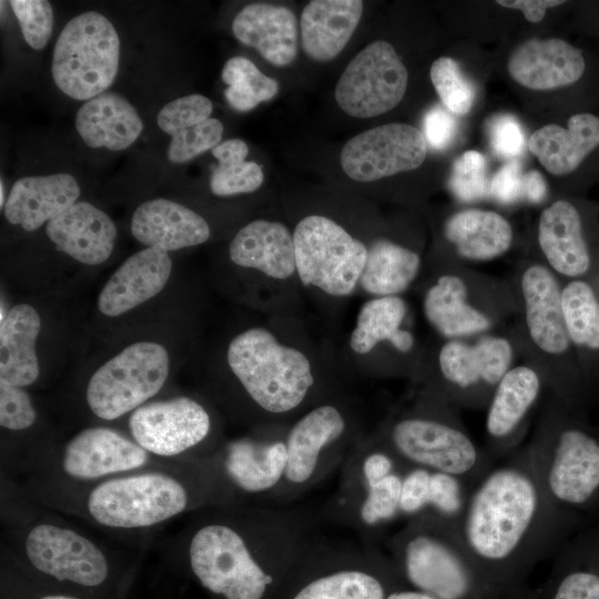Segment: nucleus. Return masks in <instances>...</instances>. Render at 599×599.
<instances>
[{
	"label": "nucleus",
	"instance_id": "nucleus-1",
	"mask_svg": "<svg viewBox=\"0 0 599 599\" xmlns=\"http://www.w3.org/2000/svg\"><path fill=\"white\" fill-rule=\"evenodd\" d=\"M213 404L248 430L285 429L307 409L345 388L341 353L305 314L265 315L235 333L224 352Z\"/></svg>",
	"mask_w": 599,
	"mask_h": 599
},
{
	"label": "nucleus",
	"instance_id": "nucleus-2",
	"mask_svg": "<svg viewBox=\"0 0 599 599\" xmlns=\"http://www.w3.org/2000/svg\"><path fill=\"white\" fill-rule=\"evenodd\" d=\"M170 540V561L211 599H276L321 538L309 511L262 502L207 507Z\"/></svg>",
	"mask_w": 599,
	"mask_h": 599
},
{
	"label": "nucleus",
	"instance_id": "nucleus-3",
	"mask_svg": "<svg viewBox=\"0 0 599 599\" xmlns=\"http://www.w3.org/2000/svg\"><path fill=\"white\" fill-rule=\"evenodd\" d=\"M471 486L456 522L469 559L499 599H517L550 555L560 514L546 499L527 447L496 460Z\"/></svg>",
	"mask_w": 599,
	"mask_h": 599
},
{
	"label": "nucleus",
	"instance_id": "nucleus-4",
	"mask_svg": "<svg viewBox=\"0 0 599 599\" xmlns=\"http://www.w3.org/2000/svg\"><path fill=\"white\" fill-rule=\"evenodd\" d=\"M213 456L163 461L91 484L13 481L35 504L110 535L140 537L185 514L235 504Z\"/></svg>",
	"mask_w": 599,
	"mask_h": 599
},
{
	"label": "nucleus",
	"instance_id": "nucleus-5",
	"mask_svg": "<svg viewBox=\"0 0 599 599\" xmlns=\"http://www.w3.org/2000/svg\"><path fill=\"white\" fill-rule=\"evenodd\" d=\"M1 550L35 580L85 599H120L139 564L136 549H120L22 496L1 476Z\"/></svg>",
	"mask_w": 599,
	"mask_h": 599
},
{
	"label": "nucleus",
	"instance_id": "nucleus-6",
	"mask_svg": "<svg viewBox=\"0 0 599 599\" xmlns=\"http://www.w3.org/2000/svg\"><path fill=\"white\" fill-rule=\"evenodd\" d=\"M447 407L419 390L412 405L395 410L373 434L405 468L446 473L471 488L494 463Z\"/></svg>",
	"mask_w": 599,
	"mask_h": 599
},
{
	"label": "nucleus",
	"instance_id": "nucleus-7",
	"mask_svg": "<svg viewBox=\"0 0 599 599\" xmlns=\"http://www.w3.org/2000/svg\"><path fill=\"white\" fill-rule=\"evenodd\" d=\"M456 522L430 510L408 518L389 542L402 580L435 599H499L465 551Z\"/></svg>",
	"mask_w": 599,
	"mask_h": 599
},
{
	"label": "nucleus",
	"instance_id": "nucleus-8",
	"mask_svg": "<svg viewBox=\"0 0 599 599\" xmlns=\"http://www.w3.org/2000/svg\"><path fill=\"white\" fill-rule=\"evenodd\" d=\"M365 436L361 407L345 388L307 409L286 428V468L268 504L298 499L343 465Z\"/></svg>",
	"mask_w": 599,
	"mask_h": 599
},
{
	"label": "nucleus",
	"instance_id": "nucleus-9",
	"mask_svg": "<svg viewBox=\"0 0 599 599\" xmlns=\"http://www.w3.org/2000/svg\"><path fill=\"white\" fill-rule=\"evenodd\" d=\"M296 266L306 304L334 322L358 295L369 243L324 214H307L293 231Z\"/></svg>",
	"mask_w": 599,
	"mask_h": 599
},
{
	"label": "nucleus",
	"instance_id": "nucleus-10",
	"mask_svg": "<svg viewBox=\"0 0 599 599\" xmlns=\"http://www.w3.org/2000/svg\"><path fill=\"white\" fill-rule=\"evenodd\" d=\"M245 283V298L265 315L305 314L293 233L280 221L256 219L242 226L227 248Z\"/></svg>",
	"mask_w": 599,
	"mask_h": 599
},
{
	"label": "nucleus",
	"instance_id": "nucleus-11",
	"mask_svg": "<svg viewBox=\"0 0 599 599\" xmlns=\"http://www.w3.org/2000/svg\"><path fill=\"white\" fill-rule=\"evenodd\" d=\"M403 583L390 556L321 539L294 567L276 599H386Z\"/></svg>",
	"mask_w": 599,
	"mask_h": 599
},
{
	"label": "nucleus",
	"instance_id": "nucleus-12",
	"mask_svg": "<svg viewBox=\"0 0 599 599\" xmlns=\"http://www.w3.org/2000/svg\"><path fill=\"white\" fill-rule=\"evenodd\" d=\"M515 347L504 336L488 333L474 341H443L415 376L420 392L449 405L487 406L490 396L514 366Z\"/></svg>",
	"mask_w": 599,
	"mask_h": 599
},
{
	"label": "nucleus",
	"instance_id": "nucleus-13",
	"mask_svg": "<svg viewBox=\"0 0 599 599\" xmlns=\"http://www.w3.org/2000/svg\"><path fill=\"white\" fill-rule=\"evenodd\" d=\"M544 495L552 508L586 505L599 490V441L547 409L527 446Z\"/></svg>",
	"mask_w": 599,
	"mask_h": 599
},
{
	"label": "nucleus",
	"instance_id": "nucleus-14",
	"mask_svg": "<svg viewBox=\"0 0 599 599\" xmlns=\"http://www.w3.org/2000/svg\"><path fill=\"white\" fill-rule=\"evenodd\" d=\"M213 407L192 395L152 399L125 417L123 430L160 460L209 458L225 441Z\"/></svg>",
	"mask_w": 599,
	"mask_h": 599
},
{
	"label": "nucleus",
	"instance_id": "nucleus-15",
	"mask_svg": "<svg viewBox=\"0 0 599 599\" xmlns=\"http://www.w3.org/2000/svg\"><path fill=\"white\" fill-rule=\"evenodd\" d=\"M410 306L403 295L366 298L361 305L344 353L349 373L367 377L415 378L424 352L409 325Z\"/></svg>",
	"mask_w": 599,
	"mask_h": 599
},
{
	"label": "nucleus",
	"instance_id": "nucleus-16",
	"mask_svg": "<svg viewBox=\"0 0 599 599\" xmlns=\"http://www.w3.org/2000/svg\"><path fill=\"white\" fill-rule=\"evenodd\" d=\"M171 370L167 349L158 342L128 345L89 377L82 402L88 415L103 423L116 422L154 399Z\"/></svg>",
	"mask_w": 599,
	"mask_h": 599
},
{
	"label": "nucleus",
	"instance_id": "nucleus-17",
	"mask_svg": "<svg viewBox=\"0 0 599 599\" xmlns=\"http://www.w3.org/2000/svg\"><path fill=\"white\" fill-rule=\"evenodd\" d=\"M119 59L120 40L113 24L99 12H83L60 32L53 50L52 77L64 94L89 101L114 81Z\"/></svg>",
	"mask_w": 599,
	"mask_h": 599
},
{
	"label": "nucleus",
	"instance_id": "nucleus-18",
	"mask_svg": "<svg viewBox=\"0 0 599 599\" xmlns=\"http://www.w3.org/2000/svg\"><path fill=\"white\" fill-rule=\"evenodd\" d=\"M163 461L167 460L150 455L123 429L97 424L60 443L42 466L24 479L91 484Z\"/></svg>",
	"mask_w": 599,
	"mask_h": 599
},
{
	"label": "nucleus",
	"instance_id": "nucleus-19",
	"mask_svg": "<svg viewBox=\"0 0 599 599\" xmlns=\"http://www.w3.org/2000/svg\"><path fill=\"white\" fill-rule=\"evenodd\" d=\"M285 429L248 430L225 440L213 458L236 504H268L282 484L287 450Z\"/></svg>",
	"mask_w": 599,
	"mask_h": 599
},
{
	"label": "nucleus",
	"instance_id": "nucleus-20",
	"mask_svg": "<svg viewBox=\"0 0 599 599\" xmlns=\"http://www.w3.org/2000/svg\"><path fill=\"white\" fill-rule=\"evenodd\" d=\"M408 73L395 48L376 40L361 50L342 73L335 100L354 118H373L394 109L404 98Z\"/></svg>",
	"mask_w": 599,
	"mask_h": 599
},
{
	"label": "nucleus",
	"instance_id": "nucleus-21",
	"mask_svg": "<svg viewBox=\"0 0 599 599\" xmlns=\"http://www.w3.org/2000/svg\"><path fill=\"white\" fill-rule=\"evenodd\" d=\"M427 142L423 132L406 123H388L349 139L341 152V165L348 177L373 182L420 166Z\"/></svg>",
	"mask_w": 599,
	"mask_h": 599
},
{
	"label": "nucleus",
	"instance_id": "nucleus-22",
	"mask_svg": "<svg viewBox=\"0 0 599 599\" xmlns=\"http://www.w3.org/2000/svg\"><path fill=\"white\" fill-rule=\"evenodd\" d=\"M422 312L443 341L476 338L495 326L493 312L478 302L473 282L458 271L430 276L422 293Z\"/></svg>",
	"mask_w": 599,
	"mask_h": 599
},
{
	"label": "nucleus",
	"instance_id": "nucleus-23",
	"mask_svg": "<svg viewBox=\"0 0 599 599\" xmlns=\"http://www.w3.org/2000/svg\"><path fill=\"white\" fill-rule=\"evenodd\" d=\"M545 375L530 364L514 365L496 385L487 404V455L496 460L516 450L526 420L538 402Z\"/></svg>",
	"mask_w": 599,
	"mask_h": 599
},
{
	"label": "nucleus",
	"instance_id": "nucleus-24",
	"mask_svg": "<svg viewBox=\"0 0 599 599\" xmlns=\"http://www.w3.org/2000/svg\"><path fill=\"white\" fill-rule=\"evenodd\" d=\"M562 286L558 276L541 263H531L519 276L524 326L542 358L558 361L572 351L561 309Z\"/></svg>",
	"mask_w": 599,
	"mask_h": 599
},
{
	"label": "nucleus",
	"instance_id": "nucleus-25",
	"mask_svg": "<svg viewBox=\"0 0 599 599\" xmlns=\"http://www.w3.org/2000/svg\"><path fill=\"white\" fill-rule=\"evenodd\" d=\"M538 244L546 265L557 275L587 280L595 272V254L580 210L568 200H557L538 221Z\"/></svg>",
	"mask_w": 599,
	"mask_h": 599
},
{
	"label": "nucleus",
	"instance_id": "nucleus-26",
	"mask_svg": "<svg viewBox=\"0 0 599 599\" xmlns=\"http://www.w3.org/2000/svg\"><path fill=\"white\" fill-rule=\"evenodd\" d=\"M587 62L581 49L559 38L529 39L510 54V77L525 88L552 90L578 82Z\"/></svg>",
	"mask_w": 599,
	"mask_h": 599
},
{
	"label": "nucleus",
	"instance_id": "nucleus-27",
	"mask_svg": "<svg viewBox=\"0 0 599 599\" xmlns=\"http://www.w3.org/2000/svg\"><path fill=\"white\" fill-rule=\"evenodd\" d=\"M172 273L167 252L145 247L128 257L110 276L98 297L99 311L120 316L158 295Z\"/></svg>",
	"mask_w": 599,
	"mask_h": 599
},
{
	"label": "nucleus",
	"instance_id": "nucleus-28",
	"mask_svg": "<svg viewBox=\"0 0 599 599\" xmlns=\"http://www.w3.org/2000/svg\"><path fill=\"white\" fill-rule=\"evenodd\" d=\"M45 232L58 251L87 265L104 263L118 234L111 217L89 202L74 203L49 221Z\"/></svg>",
	"mask_w": 599,
	"mask_h": 599
},
{
	"label": "nucleus",
	"instance_id": "nucleus-29",
	"mask_svg": "<svg viewBox=\"0 0 599 599\" xmlns=\"http://www.w3.org/2000/svg\"><path fill=\"white\" fill-rule=\"evenodd\" d=\"M131 233L146 247L169 253L205 243L211 236V227L193 210L171 200L153 199L135 209Z\"/></svg>",
	"mask_w": 599,
	"mask_h": 599
},
{
	"label": "nucleus",
	"instance_id": "nucleus-30",
	"mask_svg": "<svg viewBox=\"0 0 599 599\" xmlns=\"http://www.w3.org/2000/svg\"><path fill=\"white\" fill-rule=\"evenodd\" d=\"M79 196V184L68 173L21 177L11 187L4 216L32 232L77 203Z\"/></svg>",
	"mask_w": 599,
	"mask_h": 599
},
{
	"label": "nucleus",
	"instance_id": "nucleus-31",
	"mask_svg": "<svg viewBox=\"0 0 599 599\" xmlns=\"http://www.w3.org/2000/svg\"><path fill=\"white\" fill-rule=\"evenodd\" d=\"M234 37L271 64L285 67L297 55V21L292 10L270 3L245 6L232 23Z\"/></svg>",
	"mask_w": 599,
	"mask_h": 599
},
{
	"label": "nucleus",
	"instance_id": "nucleus-32",
	"mask_svg": "<svg viewBox=\"0 0 599 599\" xmlns=\"http://www.w3.org/2000/svg\"><path fill=\"white\" fill-rule=\"evenodd\" d=\"M528 146L549 173H573L599 148V116L581 112L571 115L567 126L545 125L532 133Z\"/></svg>",
	"mask_w": 599,
	"mask_h": 599
},
{
	"label": "nucleus",
	"instance_id": "nucleus-33",
	"mask_svg": "<svg viewBox=\"0 0 599 599\" xmlns=\"http://www.w3.org/2000/svg\"><path fill=\"white\" fill-rule=\"evenodd\" d=\"M363 12L359 0H313L300 20L302 47L313 60L336 58L352 38Z\"/></svg>",
	"mask_w": 599,
	"mask_h": 599
},
{
	"label": "nucleus",
	"instance_id": "nucleus-34",
	"mask_svg": "<svg viewBox=\"0 0 599 599\" xmlns=\"http://www.w3.org/2000/svg\"><path fill=\"white\" fill-rule=\"evenodd\" d=\"M41 329V318L33 306L21 303L1 318L0 327V383L30 387L40 377L35 351Z\"/></svg>",
	"mask_w": 599,
	"mask_h": 599
},
{
	"label": "nucleus",
	"instance_id": "nucleus-35",
	"mask_svg": "<svg viewBox=\"0 0 599 599\" xmlns=\"http://www.w3.org/2000/svg\"><path fill=\"white\" fill-rule=\"evenodd\" d=\"M75 129L91 148L120 151L140 136L143 123L136 110L115 92H103L77 112Z\"/></svg>",
	"mask_w": 599,
	"mask_h": 599
},
{
	"label": "nucleus",
	"instance_id": "nucleus-36",
	"mask_svg": "<svg viewBox=\"0 0 599 599\" xmlns=\"http://www.w3.org/2000/svg\"><path fill=\"white\" fill-rule=\"evenodd\" d=\"M444 236L458 257L467 262H489L508 252L514 233L499 213L466 209L450 215L444 224Z\"/></svg>",
	"mask_w": 599,
	"mask_h": 599
},
{
	"label": "nucleus",
	"instance_id": "nucleus-37",
	"mask_svg": "<svg viewBox=\"0 0 599 599\" xmlns=\"http://www.w3.org/2000/svg\"><path fill=\"white\" fill-rule=\"evenodd\" d=\"M423 272V258L418 251L388 237H376L368 246L358 295L366 298L404 295Z\"/></svg>",
	"mask_w": 599,
	"mask_h": 599
},
{
	"label": "nucleus",
	"instance_id": "nucleus-38",
	"mask_svg": "<svg viewBox=\"0 0 599 599\" xmlns=\"http://www.w3.org/2000/svg\"><path fill=\"white\" fill-rule=\"evenodd\" d=\"M561 309L572 348L599 353V298L587 280L568 281L561 290Z\"/></svg>",
	"mask_w": 599,
	"mask_h": 599
},
{
	"label": "nucleus",
	"instance_id": "nucleus-39",
	"mask_svg": "<svg viewBox=\"0 0 599 599\" xmlns=\"http://www.w3.org/2000/svg\"><path fill=\"white\" fill-rule=\"evenodd\" d=\"M222 80L229 85L225 99L236 111L246 112L257 104L273 99L278 92V82L262 73L244 57H233L222 70Z\"/></svg>",
	"mask_w": 599,
	"mask_h": 599
},
{
	"label": "nucleus",
	"instance_id": "nucleus-40",
	"mask_svg": "<svg viewBox=\"0 0 599 599\" xmlns=\"http://www.w3.org/2000/svg\"><path fill=\"white\" fill-rule=\"evenodd\" d=\"M517 599H599V570L559 560L537 588H526Z\"/></svg>",
	"mask_w": 599,
	"mask_h": 599
},
{
	"label": "nucleus",
	"instance_id": "nucleus-41",
	"mask_svg": "<svg viewBox=\"0 0 599 599\" xmlns=\"http://www.w3.org/2000/svg\"><path fill=\"white\" fill-rule=\"evenodd\" d=\"M430 80L450 113L467 114L474 103L475 91L458 63L449 57H440L430 67Z\"/></svg>",
	"mask_w": 599,
	"mask_h": 599
},
{
	"label": "nucleus",
	"instance_id": "nucleus-42",
	"mask_svg": "<svg viewBox=\"0 0 599 599\" xmlns=\"http://www.w3.org/2000/svg\"><path fill=\"white\" fill-rule=\"evenodd\" d=\"M448 185L461 202L471 203L485 199L490 194L485 156L474 150L463 153L453 164Z\"/></svg>",
	"mask_w": 599,
	"mask_h": 599
},
{
	"label": "nucleus",
	"instance_id": "nucleus-43",
	"mask_svg": "<svg viewBox=\"0 0 599 599\" xmlns=\"http://www.w3.org/2000/svg\"><path fill=\"white\" fill-rule=\"evenodd\" d=\"M1 599H85L33 579L1 554Z\"/></svg>",
	"mask_w": 599,
	"mask_h": 599
},
{
	"label": "nucleus",
	"instance_id": "nucleus-44",
	"mask_svg": "<svg viewBox=\"0 0 599 599\" xmlns=\"http://www.w3.org/2000/svg\"><path fill=\"white\" fill-rule=\"evenodd\" d=\"M220 120L209 118L172 135L167 158L173 163H184L219 144L223 135Z\"/></svg>",
	"mask_w": 599,
	"mask_h": 599
},
{
	"label": "nucleus",
	"instance_id": "nucleus-45",
	"mask_svg": "<svg viewBox=\"0 0 599 599\" xmlns=\"http://www.w3.org/2000/svg\"><path fill=\"white\" fill-rule=\"evenodd\" d=\"M10 4L27 43L34 50L43 49L52 33L51 4L44 0H12Z\"/></svg>",
	"mask_w": 599,
	"mask_h": 599
},
{
	"label": "nucleus",
	"instance_id": "nucleus-46",
	"mask_svg": "<svg viewBox=\"0 0 599 599\" xmlns=\"http://www.w3.org/2000/svg\"><path fill=\"white\" fill-rule=\"evenodd\" d=\"M469 489L458 477L432 470L427 510L457 521L466 506Z\"/></svg>",
	"mask_w": 599,
	"mask_h": 599
},
{
	"label": "nucleus",
	"instance_id": "nucleus-47",
	"mask_svg": "<svg viewBox=\"0 0 599 599\" xmlns=\"http://www.w3.org/2000/svg\"><path fill=\"white\" fill-rule=\"evenodd\" d=\"M212 102L201 94H190L165 104L158 113L159 128L171 136L210 118Z\"/></svg>",
	"mask_w": 599,
	"mask_h": 599
},
{
	"label": "nucleus",
	"instance_id": "nucleus-48",
	"mask_svg": "<svg viewBox=\"0 0 599 599\" xmlns=\"http://www.w3.org/2000/svg\"><path fill=\"white\" fill-rule=\"evenodd\" d=\"M264 181L262 167L251 161L240 163L219 164L210 180V189L217 196H232L252 193Z\"/></svg>",
	"mask_w": 599,
	"mask_h": 599
},
{
	"label": "nucleus",
	"instance_id": "nucleus-49",
	"mask_svg": "<svg viewBox=\"0 0 599 599\" xmlns=\"http://www.w3.org/2000/svg\"><path fill=\"white\" fill-rule=\"evenodd\" d=\"M432 470L406 467L400 493V515L414 517L428 509Z\"/></svg>",
	"mask_w": 599,
	"mask_h": 599
},
{
	"label": "nucleus",
	"instance_id": "nucleus-50",
	"mask_svg": "<svg viewBox=\"0 0 599 599\" xmlns=\"http://www.w3.org/2000/svg\"><path fill=\"white\" fill-rule=\"evenodd\" d=\"M489 141L494 152L502 158L518 156L524 151L525 134L517 119L499 114L489 122Z\"/></svg>",
	"mask_w": 599,
	"mask_h": 599
},
{
	"label": "nucleus",
	"instance_id": "nucleus-51",
	"mask_svg": "<svg viewBox=\"0 0 599 599\" xmlns=\"http://www.w3.org/2000/svg\"><path fill=\"white\" fill-rule=\"evenodd\" d=\"M521 167L511 161L502 165L490 181V195L501 204H511L522 199Z\"/></svg>",
	"mask_w": 599,
	"mask_h": 599
},
{
	"label": "nucleus",
	"instance_id": "nucleus-52",
	"mask_svg": "<svg viewBox=\"0 0 599 599\" xmlns=\"http://www.w3.org/2000/svg\"><path fill=\"white\" fill-rule=\"evenodd\" d=\"M424 136L435 150L447 148L456 133V121L449 111L434 106L424 115Z\"/></svg>",
	"mask_w": 599,
	"mask_h": 599
},
{
	"label": "nucleus",
	"instance_id": "nucleus-53",
	"mask_svg": "<svg viewBox=\"0 0 599 599\" xmlns=\"http://www.w3.org/2000/svg\"><path fill=\"white\" fill-rule=\"evenodd\" d=\"M565 1L557 0H514V1H497L498 4L521 10L525 18L530 22H539L544 19L546 10L558 7Z\"/></svg>",
	"mask_w": 599,
	"mask_h": 599
},
{
	"label": "nucleus",
	"instance_id": "nucleus-54",
	"mask_svg": "<svg viewBox=\"0 0 599 599\" xmlns=\"http://www.w3.org/2000/svg\"><path fill=\"white\" fill-rule=\"evenodd\" d=\"M212 154L222 165L240 163L245 161L248 148L241 139H230L214 146Z\"/></svg>",
	"mask_w": 599,
	"mask_h": 599
},
{
	"label": "nucleus",
	"instance_id": "nucleus-55",
	"mask_svg": "<svg viewBox=\"0 0 599 599\" xmlns=\"http://www.w3.org/2000/svg\"><path fill=\"white\" fill-rule=\"evenodd\" d=\"M522 196L531 203L541 202L547 194V184L538 171H529L522 177Z\"/></svg>",
	"mask_w": 599,
	"mask_h": 599
},
{
	"label": "nucleus",
	"instance_id": "nucleus-56",
	"mask_svg": "<svg viewBox=\"0 0 599 599\" xmlns=\"http://www.w3.org/2000/svg\"><path fill=\"white\" fill-rule=\"evenodd\" d=\"M386 599H435L430 595L413 589L405 583L396 587Z\"/></svg>",
	"mask_w": 599,
	"mask_h": 599
},
{
	"label": "nucleus",
	"instance_id": "nucleus-57",
	"mask_svg": "<svg viewBox=\"0 0 599 599\" xmlns=\"http://www.w3.org/2000/svg\"><path fill=\"white\" fill-rule=\"evenodd\" d=\"M6 205L3 182L0 183V206Z\"/></svg>",
	"mask_w": 599,
	"mask_h": 599
}]
</instances>
